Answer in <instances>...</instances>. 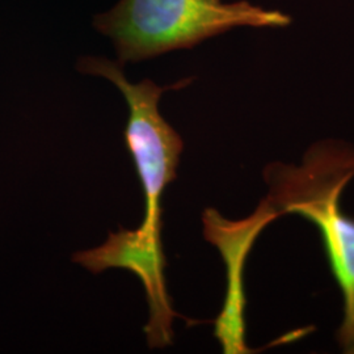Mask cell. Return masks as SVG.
Masks as SVG:
<instances>
[{"label":"cell","mask_w":354,"mask_h":354,"mask_svg":"<svg viewBox=\"0 0 354 354\" xmlns=\"http://www.w3.org/2000/svg\"><path fill=\"white\" fill-rule=\"evenodd\" d=\"M264 177L269 188L266 198L252 215L239 221L241 227L256 241L281 215L297 214L319 228L342 292L344 317L337 340L346 353H354V218L344 213L340 203L354 177V146L320 140L304 153L302 165L272 163Z\"/></svg>","instance_id":"6da1fadb"},{"label":"cell","mask_w":354,"mask_h":354,"mask_svg":"<svg viewBox=\"0 0 354 354\" xmlns=\"http://www.w3.org/2000/svg\"><path fill=\"white\" fill-rule=\"evenodd\" d=\"M292 19L247 0H118L93 17V28L113 44L121 64L192 49L236 28L282 29Z\"/></svg>","instance_id":"7a4b0ae2"},{"label":"cell","mask_w":354,"mask_h":354,"mask_svg":"<svg viewBox=\"0 0 354 354\" xmlns=\"http://www.w3.org/2000/svg\"><path fill=\"white\" fill-rule=\"evenodd\" d=\"M76 68L84 75L99 76L113 83L124 95L129 109L125 145L145 193V218L140 227L162 231V196L167 185L176 178L184 142L159 112V102L168 91L184 88L192 79L159 86L150 79L131 83L124 73V64L105 57H80Z\"/></svg>","instance_id":"3957f363"},{"label":"cell","mask_w":354,"mask_h":354,"mask_svg":"<svg viewBox=\"0 0 354 354\" xmlns=\"http://www.w3.org/2000/svg\"><path fill=\"white\" fill-rule=\"evenodd\" d=\"M73 261L88 269L92 274H99L109 268L133 272L145 288L150 308V317L145 326L149 346L165 349L172 345L174 320L181 317L174 310L167 290L162 231L120 227L118 232H111L100 247L76 252Z\"/></svg>","instance_id":"277c9868"}]
</instances>
